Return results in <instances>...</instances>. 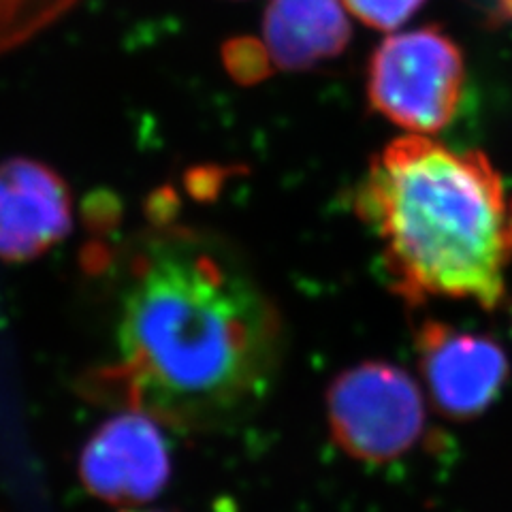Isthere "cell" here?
I'll return each instance as SVG.
<instances>
[{"label":"cell","instance_id":"7","mask_svg":"<svg viewBox=\"0 0 512 512\" xmlns=\"http://www.w3.org/2000/svg\"><path fill=\"white\" fill-rule=\"evenodd\" d=\"M71 229V192L52 167L26 156L0 163V261H35Z\"/></svg>","mask_w":512,"mask_h":512},{"label":"cell","instance_id":"4","mask_svg":"<svg viewBox=\"0 0 512 512\" xmlns=\"http://www.w3.org/2000/svg\"><path fill=\"white\" fill-rule=\"evenodd\" d=\"M466 82L457 43L425 26L384 39L367 67V99L382 118L414 133H438L453 122Z\"/></svg>","mask_w":512,"mask_h":512},{"label":"cell","instance_id":"12","mask_svg":"<svg viewBox=\"0 0 512 512\" xmlns=\"http://www.w3.org/2000/svg\"><path fill=\"white\" fill-rule=\"evenodd\" d=\"M510 246H512V216H510Z\"/></svg>","mask_w":512,"mask_h":512},{"label":"cell","instance_id":"3","mask_svg":"<svg viewBox=\"0 0 512 512\" xmlns=\"http://www.w3.org/2000/svg\"><path fill=\"white\" fill-rule=\"evenodd\" d=\"M425 399L408 372L387 361H363L333 378L327 423L348 457L384 466L408 455L425 434Z\"/></svg>","mask_w":512,"mask_h":512},{"label":"cell","instance_id":"2","mask_svg":"<svg viewBox=\"0 0 512 512\" xmlns=\"http://www.w3.org/2000/svg\"><path fill=\"white\" fill-rule=\"evenodd\" d=\"M357 212L406 301L448 297L498 308L510 224L502 180L483 152H455L427 137L397 139L367 169Z\"/></svg>","mask_w":512,"mask_h":512},{"label":"cell","instance_id":"6","mask_svg":"<svg viewBox=\"0 0 512 512\" xmlns=\"http://www.w3.org/2000/svg\"><path fill=\"white\" fill-rule=\"evenodd\" d=\"M416 355L429 399L453 421L483 416L510 378V363L498 342L438 320H427L416 333Z\"/></svg>","mask_w":512,"mask_h":512},{"label":"cell","instance_id":"8","mask_svg":"<svg viewBox=\"0 0 512 512\" xmlns=\"http://www.w3.org/2000/svg\"><path fill=\"white\" fill-rule=\"evenodd\" d=\"M263 35L274 67L306 71L346 50L350 26L340 0H269Z\"/></svg>","mask_w":512,"mask_h":512},{"label":"cell","instance_id":"1","mask_svg":"<svg viewBox=\"0 0 512 512\" xmlns=\"http://www.w3.org/2000/svg\"><path fill=\"white\" fill-rule=\"evenodd\" d=\"M120 361L86 378L99 404L178 431L235 423L269 393L282 323L237 259L186 229L152 237L128 271Z\"/></svg>","mask_w":512,"mask_h":512},{"label":"cell","instance_id":"11","mask_svg":"<svg viewBox=\"0 0 512 512\" xmlns=\"http://www.w3.org/2000/svg\"><path fill=\"white\" fill-rule=\"evenodd\" d=\"M350 13L378 30H393L421 9L425 0H344Z\"/></svg>","mask_w":512,"mask_h":512},{"label":"cell","instance_id":"5","mask_svg":"<svg viewBox=\"0 0 512 512\" xmlns=\"http://www.w3.org/2000/svg\"><path fill=\"white\" fill-rule=\"evenodd\" d=\"M163 423L139 410L109 416L79 455V480L92 498L137 506L158 498L171 480V446Z\"/></svg>","mask_w":512,"mask_h":512},{"label":"cell","instance_id":"10","mask_svg":"<svg viewBox=\"0 0 512 512\" xmlns=\"http://www.w3.org/2000/svg\"><path fill=\"white\" fill-rule=\"evenodd\" d=\"M222 60L239 84H256L271 73V60L265 45L250 37H239L224 45Z\"/></svg>","mask_w":512,"mask_h":512},{"label":"cell","instance_id":"9","mask_svg":"<svg viewBox=\"0 0 512 512\" xmlns=\"http://www.w3.org/2000/svg\"><path fill=\"white\" fill-rule=\"evenodd\" d=\"M75 3L77 0H0V54L37 35Z\"/></svg>","mask_w":512,"mask_h":512}]
</instances>
